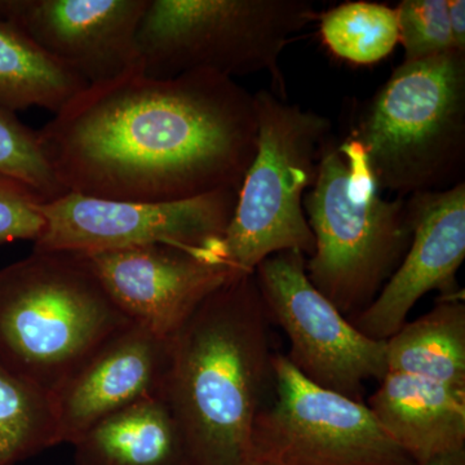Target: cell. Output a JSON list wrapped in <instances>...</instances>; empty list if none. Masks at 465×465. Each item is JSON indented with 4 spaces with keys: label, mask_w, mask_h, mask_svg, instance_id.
I'll use <instances>...</instances> for the list:
<instances>
[{
    "label": "cell",
    "mask_w": 465,
    "mask_h": 465,
    "mask_svg": "<svg viewBox=\"0 0 465 465\" xmlns=\"http://www.w3.org/2000/svg\"><path fill=\"white\" fill-rule=\"evenodd\" d=\"M415 465H465V446L440 452V454L434 455L423 463Z\"/></svg>",
    "instance_id": "obj_25"
},
{
    "label": "cell",
    "mask_w": 465,
    "mask_h": 465,
    "mask_svg": "<svg viewBox=\"0 0 465 465\" xmlns=\"http://www.w3.org/2000/svg\"><path fill=\"white\" fill-rule=\"evenodd\" d=\"M170 361V339L130 323L101 344L51 394L60 443L119 410L161 397Z\"/></svg>",
    "instance_id": "obj_14"
},
{
    "label": "cell",
    "mask_w": 465,
    "mask_h": 465,
    "mask_svg": "<svg viewBox=\"0 0 465 465\" xmlns=\"http://www.w3.org/2000/svg\"><path fill=\"white\" fill-rule=\"evenodd\" d=\"M237 198V191H217L149 203L66 193L56 200L39 202L45 224L34 249L91 253L162 244L210 253L224 262L222 242Z\"/></svg>",
    "instance_id": "obj_9"
},
{
    "label": "cell",
    "mask_w": 465,
    "mask_h": 465,
    "mask_svg": "<svg viewBox=\"0 0 465 465\" xmlns=\"http://www.w3.org/2000/svg\"><path fill=\"white\" fill-rule=\"evenodd\" d=\"M396 11L405 63L459 52L450 32L448 0H402Z\"/></svg>",
    "instance_id": "obj_22"
},
{
    "label": "cell",
    "mask_w": 465,
    "mask_h": 465,
    "mask_svg": "<svg viewBox=\"0 0 465 465\" xmlns=\"http://www.w3.org/2000/svg\"><path fill=\"white\" fill-rule=\"evenodd\" d=\"M38 133L66 193L161 203L240 192L258 121L253 94L232 78L136 69L88 85Z\"/></svg>",
    "instance_id": "obj_1"
},
{
    "label": "cell",
    "mask_w": 465,
    "mask_h": 465,
    "mask_svg": "<svg viewBox=\"0 0 465 465\" xmlns=\"http://www.w3.org/2000/svg\"><path fill=\"white\" fill-rule=\"evenodd\" d=\"M258 143L234 213L222 242L223 259L234 273L252 274L282 251L314 252L304 198L332 137L329 118L292 105L272 91L253 94Z\"/></svg>",
    "instance_id": "obj_7"
},
{
    "label": "cell",
    "mask_w": 465,
    "mask_h": 465,
    "mask_svg": "<svg viewBox=\"0 0 465 465\" xmlns=\"http://www.w3.org/2000/svg\"><path fill=\"white\" fill-rule=\"evenodd\" d=\"M130 323L81 253L33 249L0 269V363L48 396Z\"/></svg>",
    "instance_id": "obj_3"
},
{
    "label": "cell",
    "mask_w": 465,
    "mask_h": 465,
    "mask_svg": "<svg viewBox=\"0 0 465 465\" xmlns=\"http://www.w3.org/2000/svg\"><path fill=\"white\" fill-rule=\"evenodd\" d=\"M318 15L309 0H149L137 30L139 67L158 79L268 73L272 92L286 100L280 58Z\"/></svg>",
    "instance_id": "obj_6"
},
{
    "label": "cell",
    "mask_w": 465,
    "mask_h": 465,
    "mask_svg": "<svg viewBox=\"0 0 465 465\" xmlns=\"http://www.w3.org/2000/svg\"><path fill=\"white\" fill-rule=\"evenodd\" d=\"M0 174L25 183L43 201L66 194L43 150L38 131L0 108Z\"/></svg>",
    "instance_id": "obj_21"
},
{
    "label": "cell",
    "mask_w": 465,
    "mask_h": 465,
    "mask_svg": "<svg viewBox=\"0 0 465 465\" xmlns=\"http://www.w3.org/2000/svg\"><path fill=\"white\" fill-rule=\"evenodd\" d=\"M412 240L406 255L374 302L351 318L374 341H387L406 323L411 309L430 291L459 293L457 273L465 259V183L407 198Z\"/></svg>",
    "instance_id": "obj_13"
},
{
    "label": "cell",
    "mask_w": 465,
    "mask_h": 465,
    "mask_svg": "<svg viewBox=\"0 0 465 465\" xmlns=\"http://www.w3.org/2000/svg\"><path fill=\"white\" fill-rule=\"evenodd\" d=\"M388 371L465 388V304L440 298L387 341Z\"/></svg>",
    "instance_id": "obj_17"
},
{
    "label": "cell",
    "mask_w": 465,
    "mask_h": 465,
    "mask_svg": "<svg viewBox=\"0 0 465 465\" xmlns=\"http://www.w3.org/2000/svg\"><path fill=\"white\" fill-rule=\"evenodd\" d=\"M448 17L450 32L455 47L465 54V2L464 0H448Z\"/></svg>",
    "instance_id": "obj_24"
},
{
    "label": "cell",
    "mask_w": 465,
    "mask_h": 465,
    "mask_svg": "<svg viewBox=\"0 0 465 465\" xmlns=\"http://www.w3.org/2000/svg\"><path fill=\"white\" fill-rule=\"evenodd\" d=\"M305 262L300 251H282L255 269L269 320L286 332V357L300 374L363 402L365 382L381 381L388 372L387 341L358 331L309 281Z\"/></svg>",
    "instance_id": "obj_10"
},
{
    "label": "cell",
    "mask_w": 465,
    "mask_h": 465,
    "mask_svg": "<svg viewBox=\"0 0 465 465\" xmlns=\"http://www.w3.org/2000/svg\"><path fill=\"white\" fill-rule=\"evenodd\" d=\"M149 0H0V21L88 85L140 69L136 36Z\"/></svg>",
    "instance_id": "obj_11"
},
{
    "label": "cell",
    "mask_w": 465,
    "mask_h": 465,
    "mask_svg": "<svg viewBox=\"0 0 465 465\" xmlns=\"http://www.w3.org/2000/svg\"><path fill=\"white\" fill-rule=\"evenodd\" d=\"M349 139L381 192L409 198L464 183L465 54L403 61L361 110Z\"/></svg>",
    "instance_id": "obj_5"
},
{
    "label": "cell",
    "mask_w": 465,
    "mask_h": 465,
    "mask_svg": "<svg viewBox=\"0 0 465 465\" xmlns=\"http://www.w3.org/2000/svg\"><path fill=\"white\" fill-rule=\"evenodd\" d=\"M87 87L24 34L0 21V108L15 113L36 106L57 114Z\"/></svg>",
    "instance_id": "obj_18"
},
{
    "label": "cell",
    "mask_w": 465,
    "mask_h": 465,
    "mask_svg": "<svg viewBox=\"0 0 465 465\" xmlns=\"http://www.w3.org/2000/svg\"><path fill=\"white\" fill-rule=\"evenodd\" d=\"M273 367V400L256 418L250 458L287 465H415L365 402L308 381L283 354H274Z\"/></svg>",
    "instance_id": "obj_8"
},
{
    "label": "cell",
    "mask_w": 465,
    "mask_h": 465,
    "mask_svg": "<svg viewBox=\"0 0 465 465\" xmlns=\"http://www.w3.org/2000/svg\"><path fill=\"white\" fill-rule=\"evenodd\" d=\"M39 202L45 201L25 183L0 174V244L39 240L45 224Z\"/></svg>",
    "instance_id": "obj_23"
},
{
    "label": "cell",
    "mask_w": 465,
    "mask_h": 465,
    "mask_svg": "<svg viewBox=\"0 0 465 465\" xmlns=\"http://www.w3.org/2000/svg\"><path fill=\"white\" fill-rule=\"evenodd\" d=\"M304 211L314 235L309 281L351 321L374 302L409 250V202L382 197L360 145L332 136Z\"/></svg>",
    "instance_id": "obj_4"
},
{
    "label": "cell",
    "mask_w": 465,
    "mask_h": 465,
    "mask_svg": "<svg viewBox=\"0 0 465 465\" xmlns=\"http://www.w3.org/2000/svg\"><path fill=\"white\" fill-rule=\"evenodd\" d=\"M271 326L255 273L234 274L170 339L161 399L191 465H249L253 425L274 385Z\"/></svg>",
    "instance_id": "obj_2"
},
{
    "label": "cell",
    "mask_w": 465,
    "mask_h": 465,
    "mask_svg": "<svg viewBox=\"0 0 465 465\" xmlns=\"http://www.w3.org/2000/svg\"><path fill=\"white\" fill-rule=\"evenodd\" d=\"M369 406L415 464L465 446V388L388 371Z\"/></svg>",
    "instance_id": "obj_15"
},
{
    "label": "cell",
    "mask_w": 465,
    "mask_h": 465,
    "mask_svg": "<svg viewBox=\"0 0 465 465\" xmlns=\"http://www.w3.org/2000/svg\"><path fill=\"white\" fill-rule=\"evenodd\" d=\"M317 20L327 48L356 65L384 60L400 42L396 7L381 3L345 2L318 15Z\"/></svg>",
    "instance_id": "obj_20"
},
{
    "label": "cell",
    "mask_w": 465,
    "mask_h": 465,
    "mask_svg": "<svg viewBox=\"0 0 465 465\" xmlns=\"http://www.w3.org/2000/svg\"><path fill=\"white\" fill-rule=\"evenodd\" d=\"M60 445L51 396L0 363V465Z\"/></svg>",
    "instance_id": "obj_19"
},
{
    "label": "cell",
    "mask_w": 465,
    "mask_h": 465,
    "mask_svg": "<svg viewBox=\"0 0 465 465\" xmlns=\"http://www.w3.org/2000/svg\"><path fill=\"white\" fill-rule=\"evenodd\" d=\"M116 307L155 335L171 339L234 272L210 253L174 247L81 253Z\"/></svg>",
    "instance_id": "obj_12"
},
{
    "label": "cell",
    "mask_w": 465,
    "mask_h": 465,
    "mask_svg": "<svg viewBox=\"0 0 465 465\" xmlns=\"http://www.w3.org/2000/svg\"><path fill=\"white\" fill-rule=\"evenodd\" d=\"M249 465H287L277 461L266 460V459L250 458Z\"/></svg>",
    "instance_id": "obj_26"
},
{
    "label": "cell",
    "mask_w": 465,
    "mask_h": 465,
    "mask_svg": "<svg viewBox=\"0 0 465 465\" xmlns=\"http://www.w3.org/2000/svg\"><path fill=\"white\" fill-rule=\"evenodd\" d=\"M73 448L75 465H191L182 430L161 397L103 419Z\"/></svg>",
    "instance_id": "obj_16"
}]
</instances>
